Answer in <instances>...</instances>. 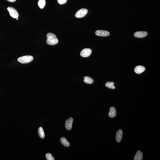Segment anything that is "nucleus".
<instances>
[{"label": "nucleus", "instance_id": "f257e3e1", "mask_svg": "<svg viewBox=\"0 0 160 160\" xmlns=\"http://www.w3.org/2000/svg\"><path fill=\"white\" fill-rule=\"evenodd\" d=\"M47 40L46 42L49 45H54L58 43V40L56 36L54 34L49 33L47 34Z\"/></svg>", "mask_w": 160, "mask_h": 160}, {"label": "nucleus", "instance_id": "f03ea898", "mask_svg": "<svg viewBox=\"0 0 160 160\" xmlns=\"http://www.w3.org/2000/svg\"><path fill=\"white\" fill-rule=\"evenodd\" d=\"M33 56L27 55L19 57L18 59V61L21 64H26L31 62L33 61Z\"/></svg>", "mask_w": 160, "mask_h": 160}, {"label": "nucleus", "instance_id": "7ed1b4c3", "mask_svg": "<svg viewBox=\"0 0 160 160\" xmlns=\"http://www.w3.org/2000/svg\"><path fill=\"white\" fill-rule=\"evenodd\" d=\"M7 9L9 11V14L14 19L18 18L19 16V14L17 10L13 7H8Z\"/></svg>", "mask_w": 160, "mask_h": 160}, {"label": "nucleus", "instance_id": "20e7f679", "mask_svg": "<svg viewBox=\"0 0 160 160\" xmlns=\"http://www.w3.org/2000/svg\"><path fill=\"white\" fill-rule=\"evenodd\" d=\"M88 12V9L85 8H82L78 11L76 13L75 16L76 17L78 18H83L86 15Z\"/></svg>", "mask_w": 160, "mask_h": 160}, {"label": "nucleus", "instance_id": "39448f33", "mask_svg": "<svg viewBox=\"0 0 160 160\" xmlns=\"http://www.w3.org/2000/svg\"><path fill=\"white\" fill-rule=\"evenodd\" d=\"M92 50L90 49L86 48L83 49L80 52L81 56L84 58L89 57L92 53Z\"/></svg>", "mask_w": 160, "mask_h": 160}, {"label": "nucleus", "instance_id": "423d86ee", "mask_svg": "<svg viewBox=\"0 0 160 160\" xmlns=\"http://www.w3.org/2000/svg\"><path fill=\"white\" fill-rule=\"evenodd\" d=\"M73 121V119L71 118L66 120L65 123V127L66 130L68 131L71 130L72 127Z\"/></svg>", "mask_w": 160, "mask_h": 160}, {"label": "nucleus", "instance_id": "0eeeda50", "mask_svg": "<svg viewBox=\"0 0 160 160\" xmlns=\"http://www.w3.org/2000/svg\"><path fill=\"white\" fill-rule=\"evenodd\" d=\"M95 34L98 36L100 37H107L110 35L109 32L102 30H98L96 31L95 32Z\"/></svg>", "mask_w": 160, "mask_h": 160}, {"label": "nucleus", "instance_id": "6e6552de", "mask_svg": "<svg viewBox=\"0 0 160 160\" xmlns=\"http://www.w3.org/2000/svg\"><path fill=\"white\" fill-rule=\"evenodd\" d=\"M148 33L146 32L139 31L136 32L134 34L135 37L138 38H142L147 36Z\"/></svg>", "mask_w": 160, "mask_h": 160}, {"label": "nucleus", "instance_id": "1a4fd4ad", "mask_svg": "<svg viewBox=\"0 0 160 160\" xmlns=\"http://www.w3.org/2000/svg\"><path fill=\"white\" fill-rule=\"evenodd\" d=\"M145 70V68L142 66H138L135 68L134 71L136 73L140 74L144 72Z\"/></svg>", "mask_w": 160, "mask_h": 160}, {"label": "nucleus", "instance_id": "9d476101", "mask_svg": "<svg viewBox=\"0 0 160 160\" xmlns=\"http://www.w3.org/2000/svg\"><path fill=\"white\" fill-rule=\"evenodd\" d=\"M123 132L122 130L120 129L118 131L116 134V138L117 142L118 143L120 142L122 138Z\"/></svg>", "mask_w": 160, "mask_h": 160}, {"label": "nucleus", "instance_id": "9b49d317", "mask_svg": "<svg viewBox=\"0 0 160 160\" xmlns=\"http://www.w3.org/2000/svg\"><path fill=\"white\" fill-rule=\"evenodd\" d=\"M108 116L111 118H114L116 116L117 112L115 108L114 107H111L108 113Z\"/></svg>", "mask_w": 160, "mask_h": 160}, {"label": "nucleus", "instance_id": "f8f14e48", "mask_svg": "<svg viewBox=\"0 0 160 160\" xmlns=\"http://www.w3.org/2000/svg\"><path fill=\"white\" fill-rule=\"evenodd\" d=\"M143 155L142 153L140 151H137L135 155L134 160H143Z\"/></svg>", "mask_w": 160, "mask_h": 160}, {"label": "nucleus", "instance_id": "ddd939ff", "mask_svg": "<svg viewBox=\"0 0 160 160\" xmlns=\"http://www.w3.org/2000/svg\"><path fill=\"white\" fill-rule=\"evenodd\" d=\"M60 142L64 146L69 147L70 146V143L67 140L66 138L62 137L61 138Z\"/></svg>", "mask_w": 160, "mask_h": 160}, {"label": "nucleus", "instance_id": "4468645a", "mask_svg": "<svg viewBox=\"0 0 160 160\" xmlns=\"http://www.w3.org/2000/svg\"><path fill=\"white\" fill-rule=\"evenodd\" d=\"M84 82L87 84H91L94 82V80L90 77L88 76H85L84 77Z\"/></svg>", "mask_w": 160, "mask_h": 160}, {"label": "nucleus", "instance_id": "2eb2a0df", "mask_svg": "<svg viewBox=\"0 0 160 160\" xmlns=\"http://www.w3.org/2000/svg\"><path fill=\"white\" fill-rule=\"evenodd\" d=\"M38 134L41 138H44L45 137V134L43 129L42 127H40L39 128L38 131Z\"/></svg>", "mask_w": 160, "mask_h": 160}, {"label": "nucleus", "instance_id": "dca6fc26", "mask_svg": "<svg viewBox=\"0 0 160 160\" xmlns=\"http://www.w3.org/2000/svg\"><path fill=\"white\" fill-rule=\"evenodd\" d=\"M105 86L107 88L109 89H115V87L114 86V82H108L106 83Z\"/></svg>", "mask_w": 160, "mask_h": 160}, {"label": "nucleus", "instance_id": "f3484780", "mask_svg": "<svg viewBox=\"0 0 160 160\" xmlns=\"http://www.w3.org/2000/svg\"><path fill=\"white\" fill-rule=\"evenodd\" d=\"M46 5V1L45 0H39L38 3V5L39 8L41 9H43Z\"/></svg>", "mask_w": 160, "mask_h": 160}, {"label": "nucleus", "instance_id": "a211bd4d", "mask_svg": "<svg viewBox=\"0 0 160 160\" xmlns=\"http://www.w3.org/2000/svg\"><path fill=\"white\" fill-rule=\"evenodd\" d=\"M46 157L47 160H54L55 159L51 153H48L46 155Z\"/></svg>", "mask_w": 160, "mask_h": 160}, {"label": "nucleus", "instance_id": "6ab92c4d", "mask_svg": "<svg viewBox=\"0 0 160 160\" xmlns=\"http://www.w3.org/2000/svg\"><path fill=\"white\" fill-rule=\"evenodd\" d=\"M67 0H57V2L59 4L63 5L66 3Z\"/></svg>", "mask_w": 160, "mask_h": 160}, {"label": "nucleus", "instance_id": "aec40b11", "mask_svg": "<svg viewBox=\"0 0 160 160\" xmlns=\"http://www.w3.org/2000/svg\"><path fill=\"white\" fill-rule=\"evenodd\" d=\"M6 0L11 2H15V1H16V0Z\"/></svg>", "mask_w": 160, "mask_h": 160}, {"label": "nucleus", "instance_id": "412c9836", "mask_svg": "<svg viewBox=\"0 0 160 160\" xmlns=\"http://www.w3.org/2000/svg\"><path fill=\"white\" fill-rule=\"evenodd\" d=\"M18 18H16V19H17V20H18Z\"/></svg>", "mask_w": 160, "mask_h": 160}]
</instances>
